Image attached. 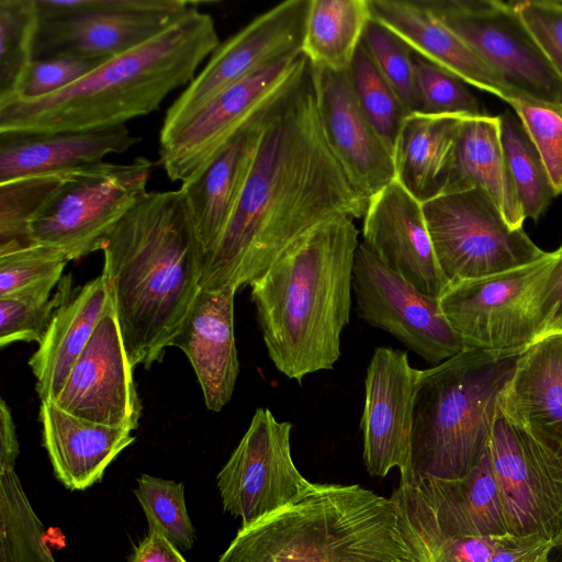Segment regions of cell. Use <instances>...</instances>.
I'll return each instance as SVG.
<instances>
[{
  "label": "cell",
  "mask_w": 562,
  "mask_h": 562,
  "mask_svg": "<svg viewBox=\"0 0 562 562\" xmlns=\"http://www.w3.org/2000/svg\"><path fill=\"white\" fill-rule=\"evenodd\" d=\"M368 203L326 143L308 66L266 113L237 206L202 259L200 286L250 285L304 233L335 217L362 218Z\"/></svg>",
  "instance_id": "obj_1"
},
{
  "label": "cell",
  "mask_w": 562,
  "mask_h": 562,
  "mask_svg": "<svg viewBox=\"0 0 562 562\" xmlns=\"http://www.w3.org/2000/svg\"><path fill=\"white\" fill-rule=\"evenodd\" d=\"M101 251L128 359L149 369L161 361L201 289L202 254L180 190L147 192Z\"/></svg>",
  "instance_id": "obj_2"
},
{
  "label": "cell",
  "mask_w": 562,
  "mask_h": 562,
  "mask_svg": "<svg viewBox=\"0 0 562 562\" xmlns=\"http://www.w3.org/2000/svg\"><path fill=\"white\" fill-rule=\"evenodd\" d=\"M359 232L353 220L335 217L294 240L257 280L251 300L268 356L301 384L331 370L350 319Z\"/></svg>",
  "instance_id": "obj_3"
},
{
  "label": "cell",
  "mask_w": 562,
  "mask_h": 562,
  "mask_svg": "<svg viewBox=\"0 0 562 562\" xmlns=\"http://www.w3.org/2000/svg\"><path fill=\"white\" fill-rule=\"evenodd\" d=\"M220 45L213 18L196 8L142 45L37 99L0 98V134L60 133L125 125L188 86Z\"/></svg>",
  "instance_id": "obj_4"
},
{
  "label": "cell",
  "mask_w": 562,
  "mask_h": 562,
  "mask_svg": "<svg viewBox=\"0 0 562 562\" xmlns=\"http://www.w3.org/2000/svg\"><path fill=\"white\" fill-rule=\"evenodd\" d=\"M218 562H412L395 502L357 484L312 483L241 527Z\"/></svg>",
  "instance_id": "obj_5"
},
{
  "label": "cell",
  "mask_w": 562,
  "mask_h": 562,
  "mask_svg": "<svg viewBox=\"0 0 562 562\" xmlns=\"http://www.w3.org/2000/svg\"><path fill=\"white\" fill-rule=\"evenodd\" d=\"M526 349H463L419 370L412 405L411 473L401 480H458L477 464L490 446L499 395Z\"/></svg>",
  "instance_id": "obj_6"
},
{
  "label": "cell",
  "mask_w": 562,
  "mask_h": 562,
  "mask_svg": "<svg viewBox=\"0 0 562 562\" xmlns=\"http://www.w3.org/2000/svg\"><path fill=\"white\" fill-rule=\"evenodd\" d=\"M562 282V245L528 265L448 285L440 307L464 349H526L542 335Z\"/></svg>",
  "instance_id": "obj_7"
},
{
  "label": "cell",
  "mask_w": 562,
  "mask_h": 562,
  "mask_svg": "<svg viewBox=\"0 0 562 562\" xmlns=\"http://www.w3.org/2000/svg\"><path fill=\"white\" fill-rule=\"evenodd\" d=\"M153 161H102L66 172L29 225L30 243L56 248L69 260L102 247L121 220L148 192Z\"/></svg>",
  "instance_id": "obj_8"
},
{
  "label": "cell",
  "mask_w": 562,
  "mask_h": 562,
  "mask_svg": "<svg viewBox=\"0 0 562 562\" xmlns=\"http://www.w3.org/2000/svg\"><path fill=\"white\" fill-rule=\"evenodd\" d=\"M33 59L103 63L155 37L192 8L188 0H35Z\"/></svg>",
  "instance_id": "obj_9"
},
{
  "label": "cell",
  "mask_w": 562,
  "mask_h": 562,
  "mask_svg": "<svg viewBox=\"0 0 562 562\" xmlns=\"http://www.w3.org/2000/svg\"><path fill=\"white\" fill-rule=\"evenodd\" d=\"M423 210L448 285L533 262L547 251L505 221L493 200L473 188L440 194Z\"/></svg>",
  "instance_id": "obj_10"
},
{
  "label": "cell",
  "mask_w": 562,
  "mask_h": 562,
  "mask_svg": "<svg viewBox=\"0 0 562 562\" xmlns=\"http://www.w3.org/2000/svg\"><path fill=\"white\" fill-rule=\"evenodd\" d=\"M310 66L303 53L269 65L224 90L175 131L159 135V159L171 181L195 179L258 114L283 95Z\"/></svg>",
  "instance_id": "obj_11"
},
{
  "label": "cell",
  "mask_w": 562,
  "mask_h": 562,
  "mask_svg": "<svg viewBox=\"0 0 562 562\" xmlns=\"http://www.w3.org/2000/svg\"><path fill=\"white\" fill-rule=\"evenodd\" d=\"M496 75L521 94L562 103V80L510 2L423 0Z\"/></svg>",
  "instance_id": "obj_12"
},
{
  "label": "cell",
  "mask_w": 562,
  "mask_h": 562,
  "mask_svg": "<svg viewBox=\"0 0 562 562\" xmlns=\"http://www.w3.org/2000/svg\"><path fill=\"white\" fill-rule=\"evenodd\" d=\"M310 1H283L221 43L167 110L160 134L175 131L243 79L301 54Z\"/></svg>",
  "instance_id": "obj_13"
},
{
  "label": "cell",
  "mask_w": 562,
  "mask_h": 562,
  "mask_svg": "<svg viewBox=\"0 0 562 562\" xmlns=\"http://www.w3.org/2000/svg\"><path fill=\"white\" fill-rule=\"evenodd\" d=\"M291 430L290 422H279L269 408L258 407L218 472L223 507L241 518V527L288 506L312 485L292 459Z\"/></svg>",
  "instance_id": "obj_14"
},
{
  "label": "cell",
  "mask_w": 562,
  "mask_h": 562,
  "mask_svg": "<svg viewBox=\"0 0 562 562\" xmlns=\"http://www.w3.org/2000/svg\"><path fill=\"white\" fill-rule=\"evenodd\" d=\"M352 292L361 319L387 331L425 361L435 366L464 349L439 299L386 268L362 243L355 256Z\"/></svg>",
  "instance_id": "obj_15"
},
{
  "label": "cell",
  "mask_w": 562,
  "mask_h": 562,
  "mask_svg": "<svg viewBox=\"0 0 562 562\" xmlns=\"http://www.w3.org/2000/svg\"><path fill=\"white\" fill-rule=\"evenodd\" d=\"M133 373L111 300L53 403L78 418L133 431L142 415Z\"/></svg>",
  "instance_id": "obj_16"
},
{
  "label": "cell",
  "mask_w": 562,
  "mask_h": 562,
  "mask_svg": "<svg viewBox=\"0 0 562 562\" xmlns=\"http://www.w3.org/2000/svg\"><path fill=\"white\" fill-rule=\"evenodd\" d=\"M510 535L562 533V462L525 445L499 409L488 446Z\"/></svg>",
  "instance_id": "obj_17"
},
{
  "label": "cell",
  "mask_w": 562,
  "mask_h": 562,
  "mask_svg": "<svg viewBox=\"0 0 562 562\" xmlns=\"http://www.w3.org/2000/svg\"><path fill=\"white\" fill-rule=\"evenodd\" d=\"M418 372L404 350L378 347L373 351L360 420L363 462L371 475L385 476L394 468L401 477L411 473L412 405Z\"/></svg>",
  "instance_id": "obj_18"
},
{
  "label": "cell",
  "mask_w": 562,
  "mask_h": 562,
  "mask_svg": "<svg viewBox=\"0 0 562 562\" xmlns=\"http://www.w3.org/2000/svg\"><path fill=\"white\" fill-rule=\"evenodd\" d=\"M310 68L326 143L350 182L370 199L396 179L394 154L360 108L349 69Z\"/></svg>",
  "instance_id": "obj_19"
},
{
  "label": "cell",
  "mask_w": 562,
  "mask_h": 562,
  "mask_svg": "<svg viewBox=\"0 0 562 562\" xmlns=\"http://www.w3.org/2000/svg\"><path fill=\"white\" fill-rule=\"evenodd\" d=\"M362 244L417 290L440 297L448 283L439 267L423 203L396 179L369 199Z\"/></svg>",
  "instance_id": "obj_20"
},
{
  "label": "cell",
  "mask_w": 562,
  "mask_h": 562,
  "mask_svg": "<svg viewBox=\"0 0 562 562\" xmlns=\"http://www.w3.org/2000/svg\"><path fill=\"white\" fill-rule=\"evenodd\" d=\"M498 409L524 443L562 462V334L522 352Z\"/></svg>",
  "instance_id": "obj_21"
},
{
  "label": "cell",
  "mask_w": 562,
  "mask_h": 562,
  "mask_svg": "<svg viewBox=\"0 0 562 562\" xmlns=\"http://www.w3.org/2000/svg\"><path fill=\"white\" fill-rule=\"evenodd\" d=\"M237 290L201 288L170 344L188 357L212 412H221L231 401L239 373L234 335Z\"/></svg>",
  "instance_id": "obj_22"
},
{
  "label": "cell",
  "mask_w": 562,
  "mask_h": 562,
  "mask_svg": "<svg viewBox=\"0 0 562 562\" xmlns=\"http://www.w3.org/2000/svg\"><path fill=\"white\" fill-rule=\"evenodd\" d=\"M271 105L243 127L195 179L179 188L202 259L214 249L237 206Z\"/></svg>",
  "instance_id": "obj_23"
},
{
  "label": "cell",
  "mask_w": 562,
  "mask_h": 562,
  "mask_svg": "<svg viewBox=\"0 0 562 562\" xmlns=\"http://www.w3.org/2000/svg\"><path fill=\"white\" fill-rule=\"evenodd\" d=\"M371 20L382 24L411 49L465 83L505 102L521 94L496 75L423 0H369Z\"/></svg>",
  "instance_id": "obj_24"
},
{
  "label": "cell",
  "mask_w": 562,
  "mask_h": 562,
  "mask_svg": "<svg viewBox=\"0 0 562 562\" xmlns=\"http://www.w3.org/2000/svg\"><path fill=\"white\" fill-rule=\"evenodd\" d=\"M139 142L126 125L79 132L0 134V183L92 166Z\"/></svg>",
  "instance_id": "obj_25"
},
{
  "label": "cell",
  "mask_w": 562,
  "mask_h": 562,
  "mask_svg": "<svg viewBox=\"0 0 562 562\" xmlns=\"http://www.w3.org/2000/svg\"><path fill=\"white\" fill-rule=\"evenodd\" d=\"M43 445L57 479L70 490L100 481L108 465L135 437L131 430L78 418L50 401L41 402Z\"/></svg>",
  "instance_id": "obj_26"
},
{
  "label": "cell",
  "mask_w": 562,
  "mask_h": 562,
  "mask_svg": "<svg viewBox=\"0 0 562 562\" xmlns=\"http://www.w3.org/2000/svg\"><path fill=\"white\" fill-rule=\"evenodd\" d=\"M406 482L419 490L445 535L462 538L510 535L488 449L461 479L423 477Z\"/></svg>",
  "instance_id": "obj_27"
},
{
  "label": "cell",
  "mask_w": 562,
  "mask_h": 562,
  "mask_svg": "<svg viewBox=\"0 0 562 562\" xmlns=\"http://www.w3.org/2000/svg\"><path fill=\"white\" fill-rule=\"evenodd\" d=\"M110 303L109 289L101 274L72 293L56 311L29 360L41 402L55 401Z\"/></svg>",
  "instance_id": "obj_28"
},
{
  "label": "cell",
  "mask_w": 562,
  "mask_h": 562,
  "mask_svg": "<svg viewBox=\"0 0 562 562\" xmlns=\"http://www.w3.org/2000/svg\"><path fill=\"white\" fill-rule=\"evenodd\" d=\"M479 188L496 204L507 224L526 220L501 140L499 115L468 116L460 128L442 194Z\"/></svg>",
  "instance_id": "obj_29"
},
{
  "label": "cell",
  "mask_w": 562,
  "mask_h": 562,
  "mask_svg": "<svg viewBox=\"0 0 562 562\" xmlns=\"http://www.w3.org/2000/svg\"><path fill=\"white\" fill-rule=\"evenodd\" d=\"M465 117L424 113L405 116L393 151L396 180L419 202L442 194Z\"/></svg>",
  "instance_id": "obj_30"
},
{
  "label": "cell",
  "mask_w": 562,
  "mask_h": 562,
  "mask_svg": "<svg viewBox=\"0 0 562 562\" xmlns=\"http://www.w3.org/2000/svg\"><path fill=\"white\" fill-rule=\"evenodd\" d=\"M370 20L369 0H311L302 53L313 66L347 70Z\"/></svg>",
  "instance_id": "obj_31"
},
{
  "label": "cell",
  "mask_w": 562,
  "mask_h": 562,
  "mask_svg": "<svg viewBox=\"0 0 562 562\" xmlns=\"http://www.w3.org/2000/svg\"><path fill=\"white\" fill-rule=\"evenodd\" d=\"M0 562H55L14 470L0 471Z\"/></svg>",
  "instance_id": "obj_32"
},
{
  "label": "cell",
  "mask_w": 562,
  "mask_h": 562,
  "mask_svg": "<svg viewBox=\"0 0 562 562\" xmlns=\"http://www.w3.org/2000/svg\"><path fill=\"white\" fill-rule=\"evenodd\" d=\"M501 140L526 218L537 222L555 192L543 161L516 114L499 115Z\"/></svg>",
  "instance_id": "obj_33"
},
{
  "label": "cell",
  "mask_w": 562,
  "mask_h": 562,
  "mask_svg": "<svg viewBox=\"0 0 562 562\" xmlns=\"http://www.w3.org/2000/svg\"><path fill=\"white\" fill-rule=\"evenodd\" d=\"M68 261L64 252L44 245L0 246V297L22 293L50 295Z\"/></svg>",
  "instance_id": "obj_34"
},
{
  "label": "cell",
  "mask_w": 562,
  "mask_h": 562,
  "mask_svg": "<svg viewBox=\"0 0 562 562\" xmlns=\"http://www.w3.org/2000/svg\"><path fill=\"white\" fill-rule=\"evenodd\" d=\"M37 26L35 0H0V98L15 93L32 63Z\"/></svg>",
  "instance_id": "obj_35"
},
{
  "label": "cell",
  "mask_w": 562,
  "mask_h": 562,
  "mask_svg": "<svg viewBox=\"0 0 562 562\" xmlns=\"http://www.w3.org/2000/svg\"><path fill=\"white\" fill-rule=\"evenodd\" d=\"M357 101L386 145L394 151L407 114L395 91L382 77L362 42L349 67Z\"/></svg>",
  "instance_id": "obj_36"
},
{
  "label": "cell",
  "mask_w": 562,
  "mask_h": 562,
  "mask_svg": "<svg viewBox=\"0 0 562 562\" xmlns=\"http://www.w3.org/2000/svg\"><path fill=\"white\" fill-rule=\"evenodd\" d=\"M134 494L148 521V532L162 535L175 547L191 549L195 532L180 482L142 474Z\"/></svg>",
  "instance_id": "obj_37"
},
{
  "label": "cell",
  "mask_w": 562,
  "mask_h": 562,
  "mask_svg": "<svg viewBox=\"0 0 562 562\" xmlns=\"http://www.w3.org/2000/svg\"><path fill=\"white\" fill-rule=\"evenodd\" d=\"M71 295V277L66 276L53 296L22 293L0 297V347L16 341L40 342L56 311Z\"/></svg>",
  "instance_id": "obj_38"
},
{
  "label": "cell",
  "mask_w": 562,
  "mask_h": 562,
  "mask_svg": "<svg viewBox=\"0 0 562 562\" xmlns=\"http://www.w3.org/2000/svg\"><path fill=\"white\" fill-rule=\"evenodd\" d=\"M362 44L407 114L417 113L415 53L392 31L370 20Z\"/></svg>",
  "instance_id": "obj_39"
},
{
  "label": "cell",
  "mask_w": 562,
  "mask_h": 562,
  "mask_svg": "<svg viewBox=\"0 0 562 562\" xmlns=\"http://www.w3.org/2000/svg\"><path fill=\"white\" fill-rule=\"evenodd\" d=\"M538 150L555 195L562 193V103L519 94L507 102Z\"/></svg>",
  "instance_id": "obj_40"
},
{
  "label": "cell",
  "mask_w": 562,
  "mask_h": 562,
  "mask_svg": "<svg viewBox=\"0 0 562 562\" xmlns=\"http://www.w3.org/2000/svg\"><path fill=\"white\" fill-rule=\"evenodd\" d=\"M65 173L32 176L0 183V246L30 244V222Z\"/></svg>",
  "instance_id": "obj_41"
},
{
  "label": "cell",
  "mask_w": 562,
  "mask_h": 562,
  "mask_svg": "<svg viewBox=\"0 0 562 562\" xmlns=\"http://www.w3.org/2000/svg\"><path fill=\"white\" fill-rule=\"evenodd\" d=\"M417 113L479 116L485 114L467 83L415 54Z\"/></svg>",
  "instance_id": "obj_42"
},
{
  "label": "cell",
  "mask_w": 562,
  "mask_h": 562,
  "mask_svg": "<svg viewBox=\"0 0 562 562\" xmlns=\"http://www.w3.org/2000/svg\"><path fill=\"white\" fill-rule=\"evenodd\" d=\"M510 3L562 80V0H525Z\"/></svg>",
  "instance_id": "obj_43"
},
{
  "label": "cell",
  "mask_w": 562,
  "mask_h": 562,
  "mask_svg": "<svg viewBox=\"0 0 562 562\" xmlns=\"http://www.w3.org/2000/svg\"><path fill=\"white\" fill-rule=\"evenodd\" d=\"M100 64L68 56L33 59L15 93L11 95L37 99L55 93L78 81Z\"/></svg>",
  "instance_id": "obj_44"
},
{
  "label": "cell",
  "mask_w": 562,
  "mask_h": 562,
  "mask_svg": "<svg viewBox=\"0 0 562 562\" xmlns=\"http://www.w3.org/2000/svg\"><path fill=\"white\" fill-rule=\"evenodd\" d=\"M551 546L544 538L510 536L487 562H548Z\"/></svg>",
  "instance_id": "obj_45"
},
{
  "label": "cell",
  "mask_w": 562,
  "mask_h": 562,
  "mask_svg": "<svg viewBox=\"0 0 562 562\" xmlns=\"http://www.w3.org/2000/svg\"><path fill=\"white\" fill-rule=\"evenodd\" d=\"M131 562H187L178 548L158 532H148Z\"/></svg>",
  "instance_id": "obj_46"
},
{
  "label": "cell",
  "mask_w": 562,
  "mask_h": 562,
  "mask_svg": "<svg viewBox=\"0 0 562 562\" xmlns=\"http://www.w3.org/2000/svg\"><path fill=\"white\" fill-rule=\"evenodd\" d=\"M19 456V441L11 409L3 398L0 401V471L14 470Z\"/></svg>",
  "instance_id": "obj_47"
},
{
  "label": "cell",
  "mask_w": 562,
  "mask_h": 562,
  "mask_svg": "<svg viewBox=\"0 0 562 562\" xmlns=\"http://www.w3.org/2000/svg\"><path fill=\"white\" fill-rule=\"evenodd\" d=\"M554 334H562V282L553 313L539 339Z\"/></svg>",
  "instance_id": "obj_48"
},
{
  "label": "cell",
  "mask_w": 562,
  "mask_h": 562,
  "mask_svg": "<svg viewBox=\"0 0 562 562\" xmlns=\"http://www.w3.org/2000/svg\"><path fill=\"white\" fill-rule=\"evenodd\" d=\"M548 562H562V533L552 541L548 555Z\"/></svg>",
  "instance_id": "obj_49"
}]
</instances>
